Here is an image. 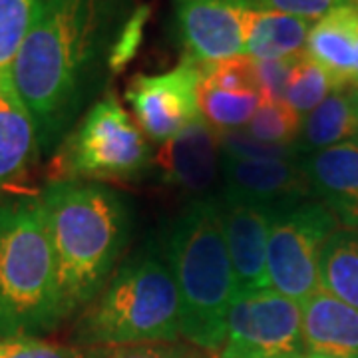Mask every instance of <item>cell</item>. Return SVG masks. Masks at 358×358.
<instances>
[{
    "label": "cell",
    "instance_id": "obj_1",
    "mask_svg": "<svg viewBox=\"0 0 358 358\" xmlns=\"http://www.w3.org/2000/svg\"><path fill=\"white\" fill-rule=\"evenodd\" d=\"M136 8L134 0H36L10 76L40 152L60 145L106 88L115 40Z\"/></svg>",
    "mask_w": 358,
    "mask_h": 358
},
{
    "label": "cell",
    "instance_id": "obj_2",
    "mask_svg": "<svg viewBox=\"0 0 358 358\" xmlns=\"http://www.w3.org/2000/svg\"><path fill=\"white\" fill-rule=\"evenodd\" d=\"M64 317L86 308L114 277L131 233L128 201L106 183L62 179L40 193Z\"/></svg>",
    "mask_w": 358,
    "mask_h": 358
},
{
    "label": "cell",
    "instance_id": "obj_3",
    "mask_svg": "<svg viewBox=\"0 0 358 358\" xmlns=\"http://www.w3.org/2000/svg\"><path fill=\"white\" fill-rule=\"evenodd\" d=\"M164 261L179 294L181 334L199 348L219 350L235 301L221 199H192L164 235Z\"/></svg>",
    "mask_w": 358,
    "mask_h": 358
},
{
    "label": "cell",
    "instance_id": "obj_4",
    "mask_svg": "<svg viewBox=\"0 0 358 358\" xmlns=\"http://www.w3.org/2000/svg\"><path fill=\"white\" fill-rule=\"evenodd\" d=\"M64 319L40 199H0V336H38Z\"/></svg>",
    "mask_w": 358,
    "mask_h": 358
},
{
    "label": "cell",
    "instance_id": "obj_5",
    "mask_svg": "<svg viewBox=\"0 0 358 358\" xmlns=\"http://www.w3.org/2000/svg\"><path fill=\"white\" fill-rule=\"evenodd\" d=\"M179 334L176 281L164 257L148 251L115 271L76 327L84 348L171 343Z\"/></svg>",
    "mask_w": 358,
    "mask_h": 358
},
{
    "label": "cell",
    "instance_id": "obj_6",
    "mask_svg": "<svg viewBox=\"0 0 358 358\" xmlns=\"http://www.w3.org/2000/svg\"><path fill=\"white\" fill-rule=\"evenodd\" d=\"M152 164V150L114 94L96 100L58 148L52 181H126Z\"/></svg>",
    "mask_w": 358,
    "mask_h": 358
},
{
    "label": "cell",
    "instance_id": "obj_7",
    "mask_svg": "<svg viewBox=\"0 0 358 358\" xmlns=\"http://www.w3.org/2000/svg\"><path fill=\"white\" fill-rule=\"evenodd\" d=\"M336 231V219L320 201L277 207L268 229L267 273L277 293L307 301L320 289L319 259L324 241Z\"/></svg>",
    "mask_w": 358,
    "mask_h": 358
},
{
    "label": "cell",
    "instance_id": "obj_8",
    "mask_svg": "<svg viewBox=\"0 0 358 358\" xmlns=\"http://www.w3.org/2000/svg\"><path fill=\"white\" fill-rule=\"evenodd\" d=\"M307 355L301 305L273 287L233 301L221 358H299Z\"/></svg>",
    "mask_w": 358,
    "mask_h": 358
},
{
    "label": "cell",
    "instance_id": "obj_9",
    "mask_svg": "<svg viewBox=\"0 0 358 358\" xmlns=\"http://www.w3.org/2000/svg\"><path fill=\"white\" fill-rule=\"evenodd\" d=\"M199 64L183 58L181 64L164 74H138L131 78L126 100L136 115L138 128L154 141L169 140L199 112Z\"/></svg>",
    "mask_w": 358,
    "mask_h": 358
},
{
    "label": "cell",
    "instance_id": "obj_10",
    "mask_svg": "<svg viewBox=\"0 0 358 358\" xmlns=\"http://www.w3.org/2000/svg\"><path fill=\"white\" fill-rule=\"evenodd\" d=\"M263 8L261 0H176V22L187 58L211 64L245 54L247 10Z\"/></svg>",
    "mask_w": 358,
    "mask_h": 358
},
{
    "label": "cell",
    "instance_id": "obj_11",
    "mask_svg": "<svg viewBox=\"0 0 358 358\" xmlns=\"http://www.w3.org/2000/svg\"><path fill=\"white\" fill-rule=\"evenodd\" d=\"M154 166L167 185L195 199L209 197L221 178L217 131L199 115L159 145Z\"/></svg>",
    "mask_w": 358,
    "mask_h": 358
},
{
    "label": "cell",
    "instance_id": "obj_12",
    "mask_svg": "<svg viewBox=\"0 0 358 358\" xmlns=\"http://www.w3.org/2000/svg\"><path fill=\"white\" fill-rule=\"evenodd\" d=\"M223 199L282 207L313 195L303 157L247 162L221 155Z\"/></svg>",
    "mask_w": 358,
    "mask_h": 358
},
{
    "label": "cell",
    "instance_id": "obj_13",
    "mask_svg": "<svg viewBox=\"0 0 358 358\" xmlns=\"http://www.w3.org/2000/svg\"><path fill=\"white\" fill-rule=\"evenodd\" d=\"M221 199L225 241L229 251L233 279H235V299L241 294L268 289L267 249L271 219L277 207Z\"/></svg>",
    "mask_w": 358,
    "mask_h": 358
},
{
    "label": "cell",
    "instance_id": "obj_14",
    "mask_svg": "<svg viewBox=\"0 0 358 358\" xmlns=\"http://www.w3.org/2000/svg\"><path fill=\"white\" fill-rule=\"evenodd\" d=\"M313 193L346 231H358V141L324 148L303 157Z\"/></svg>",
    "mask_w": 358,
    "mask_h": 358
},
{
    "label": "cell",
    "instance_id": "obj_15",
    "mask_svg": "<svg viewBox=\"0 0 358 358\" xmlns=\"http://www.w3.org/2000/svg\"><path fill=\"white\" fill-rule=\"evenodd\" d=\"M38 152L34 120L14 88L8 68L0 72V195L24 179Z\"/></svg>",
    "mask_w": 358,
    "mask_h": 358
},
{
    "label": "cell",
    "instance_id": "obj_16",
    "mask_svg": "<svg viewBox=\"0 0 358 358\" xmlns=\"http://www.w3.org/2000/svg\"><path fill=\"white\" fill-rule=\"evenodd\" d=\"M307 352L331 358H358V310L319 289L301 303Z\"/></svg>",
    "mask_w": 358,
    "mask_h": 358
},
{
    "label": "cell",
    "instance_id": "obj_17",
    "mask_svg": "<svg viewBox=\"0 0 358 358\" xmlns=\"http://www.w3.org/2000/svg\"><path fill=\"white\" fill-rule=\"evenodd\" d=\"M358 6L345 4L317 20L307 40L308 56L329 74L334 90L352 86L357 70Z\"/></svg>",
    "mask_w": 358,
    "mask_h": 358
},
{
    "label": "cell",
    "instance_id": "obj_18",
    "mask_svg": "<svg viewBox=\"0 0 358 358\" xmlns=\"http://www.w3.org/2000/svg\"><path fill=\"white\" fill-rule=\"evenodd\" d=\"M310 20L291 14L253 8L247 10L243 20L245 54L253 60H279L291 58L307 48Z\"/></svg>",
    "mask_w": 358,
    "mask_h": 358
},
{
    "label": "cell",
    "instance_id": "obj_19",
    "mask_svg": "<svg viewBox=\"0 0 358 358\" xmlns=\"http://www.w3.org/2000/svg\"><path fill=\"white\" fill-rule=\"evenodd\" d=\"M346 141H358V88L355 86L334 90L305 115L296 148L308 155Z\"/></svg>",
    "mask_w": 358,
    "mask_h": 358
},
{
    "label": "cell",
    "instance_id": "obj_20",
    "mask_svg": "<svg viewBox=\"0 0 358 358\" xmlns=\"http://www.w3.org/2000/svg\"><path fill=\"white\" fill-rule=\"evenodd\" d=\"M320 289L358 310V231H334L319 259Z\"/></svg>",
    "mask_w": 358,
    "mask_h": 358
},
{
    "label": "cell",
    "instance_id": "obj_21",
    "mask_svg": "<svg viewBox=\"0 0 358 358\" xmlns=\"http://www.w3.org/2000/svg\"><path fill=\"white\" fill-rule=\"evenodd\" d=\"M199 112L215 131H231L247 126L263 102L261 94L225 92L215 88H197Z\"/></svg>",
    "mask_w": 358,
    "mask_h": 358
},
{
    "label": "cell",
    "instance_id": "obj_22",
    "mask_svg": "<svg viewBox=\"0 0 358 358\" xmlns=\"http://www.w3.org/2000/svg\"><path fill=\"white\" fill-rule=\"evenodd\" d=\"M331 92H334V86L329 74L308 56L307 52H301L294 58L285 102L289 103L296 114L305 117L319 103L324 102V98Z\"/></svg>",
    "mask_w": 358,
    "mask_h": 358
},
{
    "label": "cell",
    "instance_id": "obj_23",
    "mask_svg": "<svg viewBox=\"0 0 358 358\" xmlns=\"http://www.w3.org/2000/svg\"><path fill=\"white\" fill-rule=\"evenodd\" d=\"M303 115L296 114L282 100H263L245 131L257 140L268 143L296 145L303 129Z\"/></svg>",
    "mask_w": 358,
    "mask_h": 358
},
{
    "label": "cell",
    "instance_id": "obj_24",
    "mask_svg": "<svg viewBox=\"0 0 358 358\" xmlns=\"http://www.w3.org/2000/svg\"><path fill=\"white\" fill-rule=\"evenodd\" d=\"M199 86L225 92H251L263 96L257 76V62L247 54L211 64H199Z\"/></svg>",
    "mask_w": 358,
    "mask_h": 358
},
{
    "label": "cell",
    "instance_id": "obj_25",
    "mask_svg": "<svg viewBox=\"0 0 358 358\" xmlns=\"http://www.w3.org/2000/svg\"><path fill=\"white\" fill-rule=\"evenodd\" d=\"M36 0H0V72L13 66L24 42Z\"/></svg>",
    "mask_w": 358,
    "mask_h": 358
},
{
    "label": "cell",
    "instance_id": "obj_26",
    "mask_svg": "<svg viewBox=\"0 0 358 358\" xmlns=\"http://www.w3.org/2000/svg\"><path fill=\"white\" fill-rule=\"evenodd\" d=\"M219 150L221 155L233 159H247V162H265V159H293L301 157L296 145H281L268 143L253 138L245 129H231V131H217Z\"/></svg>",
    "mask_w": 358,
    "mask_h": 358
},
{
    "label": "cell",
    "instance_id": "obj_27",
    "mask_svg": "<svg viewBox=\"0 0 358 358\" xmlns=\"http://www.w3.org/2000/svg\"><path fill=\"white\" fill-rule=\"evenodd\" d=\"M88 348L46 343L36 336H0V358H84Z\"/></svg>",
    "mask_w": 358,
    "mask_h": 358
},
{
    "label": "cell",
    "instance_id": "obj_28",
    "mask_svg": "<svg viewBox=\"0 0 358 358\" xmlns=\"http://www.w3.org/2000/svg\"><path fill=\"white\" fill-rule=\"evenodd\" d=\"M148 16H150V8L148 6H138L131 16L128 18V22L124 24L120 36L115 40L114 52H112V60H110V68H112V76L120 74L128 62L138 54L141 46V40H143V28L148 22Z\"/></svg>",
    "mask_w": 358,
    "mask_h": 358
},
{
    "label": "cell",
    "instance_id": "obj_29",
    "mask_svg": "<svg viewBox=\"0 0 358 358\" xmlns=\"http://www.w3.org/2000/svg\"><path fill=\"white\" fill-rule=\"evenodd\" d=\"M84 358H192L187 350L167 343H145V345L94 346L86 350Z\"/></svg>",
    "mask_w": 358,
    "mask_h": 358
},
{
    "label": "cell",
    "instance_id": "obj_30",
    "mask_svg": "<svg viewBox=\"0 0 358 358\" xmlns=\"http://www.w3.org/2000/svg\"><path fill=\"white\" fill-rule=\"evenodd\" d=\"M296 56L279 58V60H255L263 100H282L285 102V94H287L289 78H291V70H293Z\"/></svg>",
    "mask_w": 358,
    "mask_h": 358
},
{
    "label": "cell",
    "instance_id": "obj_31",
    "mask_svg": "<svg viewBox=\"0 0 358 358\" xmlns=\"http://www.w3.org/2000/svg\"><path fill=\"white\" fill-rule=\"evenodd\" d=\"M263 8L277 10V13L299 16L310 22H317L322 16L333 13L334 8L352 4L350 0H261Z\"/></svg>",
    "mask_w": 358,
    "mask_h": 358
},
{
    "label": "cell",
    "instance_id": "obj_32",
    "mask_svg": "<svg viewBox=\"0 0 358 358\" xmlns=\"http://www.w3.org/2000/svg\"><path fill=\"white\" fill-rule=\"evenodd\" d=\"M352 86L358 88V32H357V70H355V78H352Z\"/></svg>",
    "mask_w": 358,
    "mask_h": 358
},
{
    "label": "cell",
    "instance_id": "obj_33",
    "mask_svg": "<svg viewBox=\"0 0 358 358\" xmlns=\"http://www.w3.org/2000/svg\"><path fill=\"white\" fill-rule=\"evenodd\" d=\"M299 358H331V357H320V355H310V352H307V355H303V357Z\"/></svg>",
    "mask_w": 358,
    "mask_h": 358
},
{
    "label": "cell",
    "instance_id": "obj_34",
    "mask_svg": "<svg viewBox=\"0 0 358 358\" xmlns=\"http://www.w3.org/2000/svg\"><path fill=\"white\" fill-rule=\"evenodd\" d=\"M350 2H352V4H355V6H358V0H350Z\"/></svg>",
    "mask_w": 358,
    "mask_h": 358
}]
</instances>
